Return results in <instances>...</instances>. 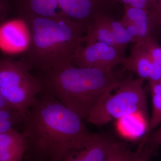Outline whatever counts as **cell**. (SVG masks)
<instances>
[{
    "mask_svg": "<svg viewBox=\"0 0 161 161\" xmlns=\"http://www.w3.org/2000/svg\"><path fill=\"white\" fill-rule=\"evenodd\" d=\"M84 120L46 91L26 112L23 134L27 161H61L100 137Z\"/></svg>",
    "mask_w": 161,
    "mask_h": 161,
    "instance_id": "1",
    "label": "cell"
},
{
    "mask_svg": "<svg viewBox=\"0 0 161 161\" xmlns=\"http://www.w3.org/2000/svg\"><path fill=\"white\" fill-rule=\"evenodd\" d=\"M30 42L22 59L30 69L44 75L72 64L77 48L83 43L85 28L62 14L23 20Z\"/></svg>",
    "mask_w": 161,
    "mask_h": 161,
    "instance_id": "2",
    "label": "cell"
},
{
    "mask_svg": "<svg viewBox=\"0 0 161 161\" xmlns=\"http://www.w3.org/2000/svg\"><path fill=\"white\" fill-rule=\"evenodd\" d=\"M44 90L85 121L121 80L112 70L73 64L44 75Z\"/></svg>",
    "mask_w": 161,
    "mask_h": 161,
    "instance_id": "3",
    "label": "cell"
},
{
    "mask_svg": "<svg viewBox=\"0 0 161 161\" xmlns=\"http://www.w3.org/2000/svg\"><path fill=\"white\" fill-rule=\"evenodd\" d=\"M31 71L22 59H0V93L23 118L44 91L43 79Z\"/></svg>",
    "mask_w": 161,
    "mask_h": 161,
    "instance_id": "4",
    "label": "cell"
},
{
    "mask_svg": "<svg viewBox=\"0 0 161 161\" xmlns=\"http://www.w3.org/2000/svg\"><path fill=\"white\" fill-rule=\"evenodd\" d=\"M144 79H121L114 90L107 94L92 110L85 121L103 126L115 119L136 113H147V99L143 88Z\"/></svg>",
    "mask_w": 161,
    "mask_h": 161,
    "instance_id": "5",
    "label": "cell"
},
{
    "mask_svg": "<svg viewBox=\"0 0 161 161\" xmlns=\"http://www.w3.org/2000/svg\"><path fill=\"white\" fill-rule=\"evenodd\" d=\"M124 53L101 42L81 45L74 54L72 64L78 67L112 70L113 67L120 64Z\"/></svg>",
    "mask_w": 161,
    "mask_h": 161,
    "instance_id": "6",
    "label": "cell"
},
{
    "mask_svg": "<svg viewBox=\"0 0 161 161\" xmlns=\"http://www.w3.org/2000/svg\"><path fill=\"white\" fill-rule=\"evenodd\" d=\"M29 33L24 20H6L0 25V50L8 54H24L29 46Z\"/></svg>",
    "mask_w": 161,
    "mask_h": 161,
    "instance_id": "7",
    "label": "cell"
},
{
    "mask_svg": "<svg viewBox=\"0 0 161 161\" xmlns=\"http://www.w3.org/2000/svg\"><path fill=\"white\" fill-rule=\"evenodd\" d=\"M103 0H58L59 13L64 16L80 23L85 29L95 17L100 13Z\"/></svg>",
    "mask_w": 161,
    "mask_h": 161,
    "instance_id": "8",
    "label": "cell"
},
{
    "mask_svg": "<svg viewBox=\"0 0 161 161\" xmlns=\"http://www.w3.org/2000/svg\"><path fill=\"white\" fill-rule=\"evenodd\" d=\"M124 7L123 18L135 23L138 30L139 40L137 43H142L149 39H155L157 30L161 26V19L158 14L154 10L128 6H124Z\"/></svg>",
    "mask_w": 161,
    "mask_h": 161,
    "instance_id": "9",
    "label": "cell"
},
{
    "mask_svg": "<svg viewBox=\"0 0 161 161\" xmlns=\"http://www.w3.org/2000/svg\"><path fill=\"white\" fill-rule=\"evenodd\" d=\"M14 4L16 18L23 20L60 14L58 0H15Z\"/></svg>",
    "mask_w": 161,
    "mask_h": 161,
    "instance_id": "10",
    "label": "cell"
},
{
    "mask_svg": "<svg viewBox=\"0 0 161 161\" xmlns=\"http://www.w3.org/2000/svg\"><path fill=\"white\" fill-rule=\"evenodd\" d=\"M115 141L101 135L96 141L83 149L71 153L61 161H104Z\"/></svg>",
    "mask_w": 161,
    "mask_h": 161,
    "instance_id": "11",
    "label": "cell"
},
{
    "mask_svg": "<svg viewBox=\"0 0 161 161\" xmlns=\"http://www.w3.org/2000/svg\"><path fill=\"white\" fill-rule=\"evenodd\" d=\"M109 18L101 13L97 14L87 27L83 43L88 45L98 42L105 43L125 53L115 42L110 26Z\"/></svg>",
    "mask_w": 161,
    "mask_h": 161,
    "instance_id": "12",
    "label": "cell"
},
{
    "mask_svg": "<svg viewBox=\"0 0 161 161\" xmlns=\"http://www.w3.org/2000/svg\"><path fill=\"white\" fill-rule=\"evenodd\" d=\"M120 64L125 69L133 72L139 78L149 79L152 61L142 43H136L131 48L130 57H124Z\"/></svg>",
    "mask_w": 161,
    "mask_h": 161,
    "instance_id": "13",
    "label": "cell"
},
{
    "mask_svg": "<svg viewBox=\"0 0 161 161\" xmlns=\"http://www.w3.org/2000/svg\"><path fill=\"white\" fill-rule=\"evenodd\" d=\"M26 143L22 132L12 129L0 134V161H7L25 154Z\"/></svg>",
    "mask_w": 161,
    "mask_h": 161,
    "instance_id": "14",
    "label": "cell"
},
{
    "mask_svg": "<svg viewBox=\"0 0 161 161\" xmlns=\"http://www.w3.org/2000/svg\"><path fill=\"white\" fill-rule=\"evenodd\" d=\"M109 21L115 43L122 50L125 52L129 43H135L134 40L119 21H116L110 17Z\"/></svg>",
    "mask_w": 161,
    "mask_h": 161,
    "instance_id": "15",
    "label": "cell"
},
{
    "mask_svg": "<svg viewBox=\"0 0 161 161\" xmlns=\"http://www.w3.org/2000/svg\"><path fill=\"white\" fill-rule=\"evenodd\" d=\"M152 95V113L150 122L147 127L145 135L140 143H147L153 130L161 123V94Z\"/></svg>",
    "mask_w": 161,
    "mask_h": 161,
    "instance_id": "16",
    "label": "cell"
},
{
    "mask_svg": "<svg viewBox=\"0 0 161 161\" xmlns=\"http://www.w3.org/2000/svg\"><path fill=\"white\" fill-rule=\"evenodd\" d=\"M133 156L127 144L115 141L104 161H132Z\"/></svg>",
    "mask_w": 161,
    "mask_h": 161,
    "instance_id": "17",
    "label": "cell"
},
{
    "mask_svg": "<svg viewBox=\"0 0 161 161\" xmlns=\"http://www.w3.org/2000/svg\"><path fill=\"white\" fill-rule=\"evenodd\" d=\"M140 43L143 45L153 62L161 65V47L155 39H149Z\"/></svg>",
    "mask_w": 161,
    "mask_h": 161,
    "instance_id": "18",
    "label": "cell"
},
{
    "mask_svg": "<svg viewBox=\"0 0 161 161\" xmlns=\"http://www.w3.org/2000/svg\"><path fill=\"white\" fill-rule=\"evenodd\" d=\"M156 148L147 142L144 145L139 144L136 152L134 153L132 161H151Z\"/></svg>",
    "mask_w": 161,
    "mask_h": 161,
    "instance_id": "19",
    "label": "cell"
},
{
    "mask_svg": "<svg viewBox=\"0 0 161 161\" xmlns=\"http://www.w3.org/2000/svg\"><path fill=\"white\" fill-rule=\"evenodd\" d=\"M119 22L131 35L134 40L135 43L138 42L139 40L138 30L135 23L124 18H122Z\"/></svg>",
    "mask_w": 161,
    "mask_h": 161,
    "instance_id": "20",
    "label": "cell"
},
{
    "mask_svg": "<svg viewBox=\"0 0 161 161\" xmlns=\"http://www.w3.org/2000/svg\"><path fill=\"white\" fill-rule=\"evenodd\" d=\"M11 9V6L8 0H0V25L6 21Z\"/></svg>",
    "mask_w": 161,
    "mask_h": 161,
    "instance_id": "21",
    "label": "cell"
},
{
    "mask_svg": "<svg viewBox=\"0 0 161 161\" xmlns=\"http://www.w3.org/2000/svg\"><path fill=\"white\" fill-rule=\"evenodd\" d=\"M161 79V65L152 61V67L148 81L149 82H159Z\"/></svg>",
    "mask_w": 161,
    "mask_h": 161,
    "instance_id": "22",
    "label": "cell"
},
{
    "mask_svg": "<svg viewBox=\"0 0 161 161\" xmlns=\"http://www.w3.org/2000/svg\"><path fill=\"white\" fill-rule=\"evenodd\" d=\"M147 143L151 146L158 147L161 145V127L149 136Z\"/></svg>",
    "mask_w": 161,
    "mask_h": 161,
    "instance_id": "23",
    "label": "cell"
},
{
    "mask_svg": "<svg viewBox=\"0 0 161 161\" xmlns=\"http://www.w3.org/2000/svg\"><path fill=\"white\" fill-rule=\"evenodd\" d=\"M18 125L13 121L6 120L0 121V134L5 133L13 129L15 125Z\"/></svg>",
    "mask_w": 161,
    "mask_h": 161,
    "instance_id": "24",
    "label": "cell"
},
{
    "mask_svg": "<svg viewBox=\"0 0 161 161\" xmlns=\"http://www.w3.org/2000/svg\"><path fill=\"white\" fill-rule=\"evenodd\" d=\"M150 82L151 94L159 95L161 94V85L159 82Z\"/></svg>",
    "mask_w": 161,
    "mask_h": 161,
    "instance_id": "25",
    "label": "cell"
},
{
    "mask_svg": "<svg viewBox=\"0 0 161 161\" xmlns=\"http://www.w3.org/2000/svg\"><path fill=\"white\" fill-rule=\"evenodd\" d=\"M0 109L15 110L9 104L5 97L1 93H0Z\"/></svg>",
    "mask_w": 161,
    "mask_h": 161,
    "instance_id": "26",
    "label": "cell"
},
{
    "mask_svg": "<svg viewBox=\"0 0 161 161\" xmlns=\"http://www.w3.org/2000/svg\"><path fill=\"white\" fill-rule=\"evenodd\" d=\"M24 157V154H20L7 161H23Z\"/></svg>",
    "mask_w": 161,
    "mask_h": 161,
    "instance_id": "27",
    "label": "cell"
},
{
    "mask_svg": "<svg viewBox=\"0 0 161 161\" xmlns=\"http://www.w3.org/2000/svg\"><path fill=\"white\" fill-rule=\"evenodd\" d=\"M157 5V9L161 19V0H155Z\"/></svg>",
    "mask_w": 161,
    "mask_h": 161,
    "instance_id": "28",
    "label": "cell"
},
{
    "mask_svg": "<svg viewBox=\"0 0 161 161\" xmlns=\"http://www.w3.org/2000/svg\"><path fill=\"white\" fill-rule=\"evenodd\" d=\"M113 1L121 3L124 6H130L132 0H113Z\"/></svg>",
    "mask_w": 161,
    "mask_h": 161,
    "instance_id": "29",
    "label": "cell"
},
{
    "mask_svg": "<svg viewBox=\"0 0 161 161\" xmlns=\"http://www.w3.org/2000/svg\"><path fill=\"white\" fill-rule=\"evenodd\" d=\"M159 82L160 84L161 85V79L160 80V81H159Z\"/></svg>",
    "mask_w": 161,
    "mask_h": 161,
    "instance_id": "30",
    "label": "cell"
}]
</instances>
